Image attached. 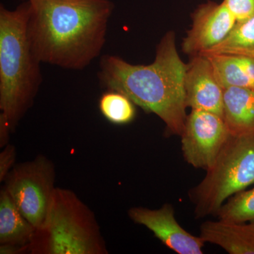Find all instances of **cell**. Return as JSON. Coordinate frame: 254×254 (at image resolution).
<instances>
[{
  "label": "cell",
  "mask_w": 254,
  "mask_h": 254,
  "mask_svg": "<svg viewBox=\"0 0 254 254\" xmlns=\"http://www.w3.org/2000/svg\"><path fill=\"white\" fill-rule=\"evenodd\" d=\"M200 237L230 254H254V223L208 220L200 226Z\"/></svg>",
  "instance_id": "obj_11"
},
{
  "label": "cell",
  "mask_w": 254,
  "mask_h": 254,
  "mask_svg": "<svg viewBox=\"0 0 254 254\" xmlns=\"http://www.w3.org/2000/svg\"><path fill=\"white\" fill-rule=\"evenodd\" d=\"M222 1L236 18L237 22L245 21L254 14V0H222Z\"/></svg>",
  "instance_id": "obj_18"
},
{
  "label": "cell",
  "mask_w": 254,
  "mask_h": 254,
  "mask_svg": "<svg viewBox=\"0 0 254 254\" xmlns=\"http://www.w3.org/2000/svg\"><path fill=\"white\" fill-rule=\"evenodd\" d=\"M206 57L213 66L217 79L223 88L234 86L254 91V58L228 54Z\"/></svg>",
  "instance_id": "obj_14"
},
{
  "label": "cell",
  "mask_w": 254,
  "mask_h": 254,
  "mask_svg": "<svg viewBox=\"0 0 254 254\" xmlns=\"http://www.w3.org/2000/svg\"><path fill=\"white\" fill-rule=\"evenodd\" d=\"M191 27L182 42V51L190 57L218 46L229 36L237 22L222 1H208L191 15Z\"/></svg>",
  "instance_id": "obj_8"
},
{
  "label": "cell",
  "mask_w": 254,
  "mask_h": 254,
  "mask_svg": "<svg viewBox=\"0 0 254 254\" xmlns=\"http://www.w3.org/2000/svg\"><path fill=\"white\" fill-rule=\"evenodd\" d=\"M222 118L232 136L254 135V91L224 88Z\"/></svg>",
  "instance_id": "obj_12"
},
{
  "label": "cell",
  "mask_w": 254,
  "mask_h": 254,
  "mask_svg": "<svg viewBox=\"0 0 254 254\" xmlns=\"http://www.w3.org/2000/svg\"><path fill=\"white\" fill-rule=\"evenodd\" d=\"M12 133L7 118L3 113H0V147L4 148L8 145L9 136Z\"/></svg>",
  "instance_id": "obj_20"
},
{
  "label": "cell",
  "mask_w": 254,
  "mask_h": 254,
  "mask_svg": "<svg viewBox=\"0 0 254 254\" xmlns=\"http://www.w3.org/2000/svg\"><path fill=\"white\" fill-rule=\"evenodd\" d=\"M230 136L222 117L203 110H191L180 136L184 158L193 168L207 171Z\"/></svg>",
  "instance_id": "obj_7"
},
{
  "label": "cell",
  "mask_w": 254,
  "mask_h": 254,
  "mask_svg": "<svg viewBox=\"0 0 254 254\" xmlns=\"http://www.w3.org/2000/svg\"><path fill=\"white\" fill-rule=\"evenodd\" d=\"M134 103L126 95L114 90H106L100 96V113L110 123L117 125L131 123L136 117Z\"/></svg>",
  "instance_id": "obj_16"
},
{
  "label": "cell",
  "mask_w": 254,
  "mask_h": 254,
  "mask_svg": "<svg viewBox=\"0 0 254 254\" xmlns=\"http://www.w3.org/2000/svg\"><path fill=\"white\" fill-rule=\"evenodd\" d=\"M28 33L42 63L83 70L100 56L113 14L111 0H26Z\"/></svg>",
  "instance_id": "obj_1"
},
{
  "label": "cell",
  "mask_w": 254,
  "mask_h": 254,
  "mask_svg": "<svg viewBox=\"0 0 254 254\" xmlns=\"http://www.w3.org/2000/svg\"><path fill=\"white\" fill-rule=\"evenodd\" d=\"M22 1H26V0H22Z\"/></svg>",
  "instance_id": "obj_21"
},
{
  "label": "cell",
  "mask_w": 254,
  "mask_h": 254,
  "mask_svg": "<svg viewBox=\"0 0 254 254\" xmlns=\"http://www.w3.org/2000/svg\"><path fill=\"white\" fill-rule=\"evenodd\" d=\"M36 229L18 210L4 187L0 191V244L26 248Z\"/></svg>",
  "instance_id": "obj_13"
},
{
  "label": "cell",
  "mask_w": 254,
  "mask_h": 254,
  "mask_svg": "<svg viewBox=\"0 0 254 254\" xmlns=\"http://www.w3.org/2000/svg\"><path fill=\"white\" fill-rule=\"evenodd\" d=\"M4 187L25 218L35 228L44 225L54 197V164L43 155L18 164L5 178Z\"/></svg>",
  "instance_id": "obj_6"
},
{
  "label": "cell",
  "mask_w": 254,
  "mask_h": 254,
  "mask_svg": "<svg viewBox=\"0 0 254 254\" xmlns=\"http://www.w3.org/2000/svg\"><path fill=\"white\" fill-rule=\"evenodd\" d=\"M16 148L14 145H6L0 153V181L4 182L10 170L14 166Z\"/></svg>",
  "instance_id": "obj_19"
},
{
  "label": "cell",
  "mask_w": 254,
  "mask_h": 254,
  "mask_svg": "<svg viewBox=\"0 0 254 254\" xmlns=\"http://www.w3.org/2000/svg\"><path fill=\"white\" fill-rule=\"evenodd\" d=\"M187 64L169 31L156 48L150 64H133L116 55L102 57L98 73L100 86L127 95L144 111L163 120L166 133L181 136L187 120L185 79Z\"/></svg>",
  "instance_id": "obj_2"
},
{
  "label": "cell",
  "mask_w": 254,
  "mask_h": 254,
  "mask_svg": "<svg viewBox=\"0 0 254 254\" xmlns=\"http://www.w3.org/2000/svg\"><path fill=\"white\" fill-rule=\"evenodd\" d=\"M128 216L135 223L150 230L165 247L179 254H202L205 242L187 231L175 218L173 205L165 204L159 209L133 207Z\"/></svg>",
  "instance_id": "obj_9"
},
{
  "label": "cell",
  "mask_w": 254,
  "mask_h": 254,
  "mask_svg": "<svg viewBox=\"0 0 254 254\" xmlns=\"http://www.w3.org/2000/svg\"><path fill=\"white\" fill-rule=\"evenodd\" d=\"M206 172L190 191L196 218L217 215L228 198L254 184V135H230Z\"/></svg>",
  "instance_id": "obj_5"
},
{
  "label": "cell",
  "mask_w": 254,
  "mask_h": 254,
  "mask_svg": "<svg viewBox=\"0 0 254 254\" xmlns=\"http://www.w3.org/2000/svg\"><path fill=\"white\" fill-rule=\"evenodd\" d=\"M185 89L187 108L210 112L222 118L224 88L206 56L190 57L187 64Z\"/></svg>",
  "instance_id": "obj_10"
},
{
  "label": "cell",
  "mask_w": 254,
  "mask_h": 254,
  "mask_svg": "<svg viewBox=\"0 0 254 254\" xmlns=\"http://www.w3.org/2000/svg\"><path fill=\"white\" fill-rule=\"evenodd\" d=\"M220 54L244 55L254 58V14L245 21L237 22L223 41L200 55Z\"/></svg>",
  "instance_id": "obj_15"
},
{
  "label": "cell",
  "mask_w": 254,
  "mask_h": 254,
  "mask_svg": "<svg viewBox=\"0 0 254 254\" xmlns=\"http://www.w3.org/2000/svg\"><path fill=\"white\" fill-rule=\"evenodd\" d=\"M29 4L0 5V110L14 132L31 108L42 82L41 62L28 33Z\"/></svg>",
  "instance_id": "obj_3"
},
{
  "label": "cell",
  "mask_w": 254,
  "mask_h": 254,
  "mask_svg": "<svg viewBox=\"0 0 254 254\" xmlns=\"http://www.w3.org/2000/svg\"><path fill=\"white\" fill-rule=\"evenodd\" d=\"M217 215L220 220L226 221L254 223V187L228 198Z\"/></svg>",
  "instance_id": "obj_17"
},
{
  "label": "cell",
  "mask_w": 254,
  "mask_h": 254,
  "mask_svg": "<svg viewBox=\"0 0 254 254\" xmlns=\"http://www.w3.org/2000/svg\"><path fill=\"white\" fill-rule=\"evenodd\" d=\"M32 254H107L93 211L72 190L57 188L44 225L28 245Z\"/></svg>",
  "instance_id": "obj_4"
}]
</instances>
